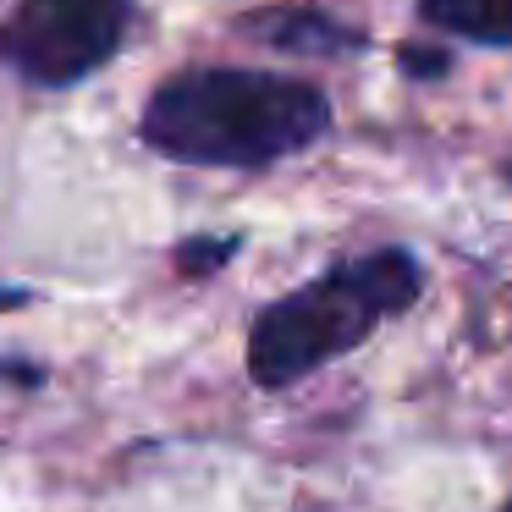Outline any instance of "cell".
I'll return each instance as SVG.
<instances>
[{"instance_id":"1","label":"cell","mask_w":512,"mask_h":512,"mask_svg":"<svg viewBox=\"0 0 512 512\" xmlns=\"http://www.w3.org/2000/svg\"><path fill=\"white\" fill-rule=\"evenodd\" d=\"M331 133L325 89L254 67H193L166 78L138 116V138L177 166L265 171Z\"/></svg>"},{"instance_id":"2","label":"cell","mask_w":512,"mask_h":512,"mask_svg":"<svg viewBox=\"0 0 512 512\" xmlns=\"http://www.w3.org/2000/svg\"><path fill=\"white\" fill-rule=\"evenodd\" d=\"M424 292V270L408 248H375L331 265L325 276L303 281L298 292L259 309L248 331V375L265 391H287L320 364L353 353L369 331L391 314L413 309Z\"/></svg>"},{"instance_id":"3","label":"cell","mask_w":512,"mask_h":512,"mask_svg":"<svg viewBox=\"0 0 512 512\" xmlns=\"http://www.w3.org/2000/svg\"><path fill=\"white\" fill-rule=\"evenodd\" d=\"M133 0H17L0 23V56L34 89H72L116 61Z\"/></svg>"},{"instance_id":"4","label":"cell","mask_w":512,"mask_h":512,"mask_svg":"<svg viewBox=\"0 0 512 512\" xmlns=\"http://www.w3.org/2000/svg\"><path fill=\"white\" fill-rule=\"evenodd\" d=\"M237 28L270 50H292V56H358L364 50V34L336 23L320 6H265V12L243 17Z\"/></svg>"},{"instance_id":"5","label":"cell","mask_w":512,"mask_h":512,"mask_svg":"<svg viewBox=\"0 0 512 512\" xmlns=\"http://www.w3.org/2000/svg\"><path fill=\"white\" fill-rule=\"evenodd\" d=\"M419 17L446 39L512 50V0H419Z\"/></svg>"},{"instance_id":"6","label":"cell","mask_w":512,"mask_h":512,"mask_svg":"<svg viewBox=\"0 0 512 512\" xmlns=\"http://www.w3.org/2000/svg\"><path fill=\"white\" fill-rule=\"evenodd\" d=\"M237 248H243V237H188L177 248V265H182V276H215Z\"/></svg>"},{"instance_id":"7","label":"cell","mask_w":512,"mask_h":512,"mask_svg":"<svg viewBox=\"0 0 512 512\" xmlns=\"http://www.w3.org/2000/svg\"><path fill=\"white\" fill-rule=\"evenodd\" d=\"M397 67L408 72V78H446V72H452V50L402 45V50H397Z\"/></svg>"},{"instance_id":"8","label":"cell","mask_w":512,"mask_h":512,"mask_svg":"<svg viewBox=\"0 0 512 512\" xmlns=\"http://www.w3.org/2000/svg\"><path fill=\"white\" fill-rule=\"evenodd\" d=\"M0 380H23V386H39V380H45V369H39V364H6V358H0Z\"/></svg>"},{"instance_id":"9","label":"cell","mask_w":512,"mask_h":512,"mask_svg":"<svg viewBox=\"0 0 512 512\" xmlns=\"http://www.w3.org/2000/svg\"><path fill=\"white\" fill-rule=\"evenodd\" d=\"M28 298H34V292H23V287H0V309H23Z\"/></svg>"},{"instance_id":"10","label":"cell","mask_w":512,"mask_h":512,"mask_svg":"<svg viewBox=\"0 0 512 512\" xmlns=\"http://www.w3.org/2000/svg\"><path fill=\"white\" fill-rule=\"evenodd\" d=\"M507 177H512V166H507Z\"/></svg>"},{"instance_id":"11","label":"cell","mask_w":512,"mask_h":512,"mask_svg":"<svg viewBox=\"0 0 512 512\" xmlns=\"http://www.w3.org/2000/svg\"><path fill=\"white\" fill-rule=\"evenodd\" d=\"M507 512H512V507H507Z\"/></svg>"}]
</instances>
